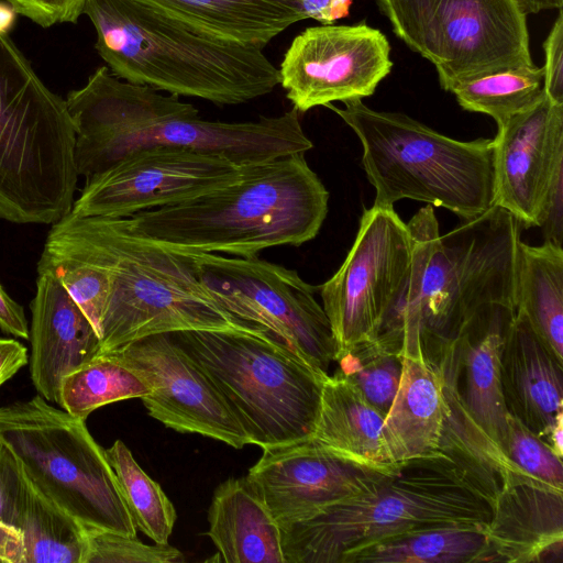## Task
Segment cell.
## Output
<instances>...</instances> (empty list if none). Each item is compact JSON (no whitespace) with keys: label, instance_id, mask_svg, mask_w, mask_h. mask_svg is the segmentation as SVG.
I'll list each match as a JSON object with an SVG mask.
<instances>
[{"label":"cell","instance_id":"cell-10","mask_svg":"<svg viewBox=\"0 0 563 563\" xmlns=\"http://www.w3.org/2000/svg\"><path fill=\"white\" fill-rule=\"evenodd\" d=\"M0 443L84 529L136 536L115 474L85 419L35 396L0 407Z\"/></svg>","mask_w":563,"mask_h":563},{"label":"cell","instance_id":"cell-14","mask_svg":"<svg viewBox=\"0 0 563 563\" xmlns=\"http://www.w3.org/2000/svg\"><path fill=\"white\" fill-rule=\"evenodd\" d=\"M421 56L442 89L488 74L532 65L520 0H437Z\"/></svg>","mask_w":563,"mask_h":563},{"label":"cell","instance_id":"cell-24","mask_svg":"<svg viewBox=\"0 0 563 563\" xmlns=\"http://www.w3.org/2000/svg\"><path fill=\"white\" fill-rule=\"evenodd\" d=\"M400 357L399 387L382 428L393 464L440 451L449 410L441 367L422 353Z\"/></svg>","mask_w":563,"mask_h":563},{"label":"cell","instance_id":"cell-33","mask_svg":"<svg viewBox=\"0 0 563 563\" xmlns=\"http://www.w3.org/2000/svg\"><path fill=\"white\" fill-rule=\"evenodd\" d=\"M335 362L339 371L384 417L399 387L402 361L375 341L356 344Z\"/></svg>","mask_w":563,"mask_h":563},{"label":"cell","instance_id":"cell-28","mask_svg":"<svg viewBox=\"0 0 563 563\" xmlns=\"http://www.w3.org/2000/svg\"><path fill=\"white\" fill-rule=\"evenodd\" d=\"M515 310L563 363V246H517Z\"/></svg>","mask_w":563,"mask_h":563},{"label":"cell","instance_id":"cell-39","mask_svg":"<svg viewBox=\"0 0 563 563\" xmlns=\"http://www.w3.org/2000/svg\"><path fill=\"white\" fill-rule=\"evenodd\" d=\"M544 93L553 102L563 104V11L559 9L558 16L543 42Z\"/></svg>","mask_w":563,"mask_h":563},{"label":"cell","instance_id":"cell-34","mask_svg":"<svg viewBox=\"0 0 563 563\" xmlns=\"http://www.w3.org/2000/svg\"><path fill=\"white\" fill-rule=\"evenodd\" d=\"M54 275L101 338V320L110 285L106 271L97 264L44 245L37 273Z\"/></svg>","mask_w":563,"mask_h":563},{"label":"cell","instance_id":"cell-3","mask_svg":"<svg viewBox=\"0 0 563 563\" xmlns=\"http://www.w3.org/2000/svg\"><path fill=\"white\" fill-rule=\"evenodd\" d=\"M44 245L106 271L110 291L99 354L153 334L258 327L218 303L185 252L140 234L126 218L69 212L52 225Z\"/></svg>","mask_w":563,"mask_h":563},{"label":"cell","instance_id":"cell-5","mask_svg":"<svg viewBox=\"0 0 563 563\" xmlns=\"http://www.w3.org/2000/svg\"><path fill=\"white\" fill-rule=\"evenodd\" d=\"M328 201L305 154H292L256 165L221 188L126 219L134 231L174 250L252 257L314 239Z\"/></svg>","mask_w":563,"mask_h":563},{"label":"cell","instance_id":"cell-22","mask_svg":"<svg viewBox=\"0 0 563 563\" xmlns=\"http://www.w3.org/2000/svg\"><path fill=\"white\" fill-rule=\"evenodd\" d=\"M0 486V520L20 532L25 563H84L85 529L37 488L1 443Z\"/></svg>","mask_w":563,"mask_h":563},{"label":"cell","instance_id":"cell-36","mask_svg":"<svg viewBox=\"0 0 563 563\" xmlns=\"http://www.w3.org/2000/svg\"><path fill=\"white\" fill-rule=\"evenodd\" d=\"M84 563H179L183 553L167 544L141 542L136 536H125L100 529H85Z\"/></svg>","mask_w":563,"mask_h":563},{"label":"cell","instance_id":"cell-20","mask_svg":"<svg viewBox=\"0 0 563 563\" xmlns=\"http://www.w3.org/2000/svg\"><path fill=\"white\" fill-rule=\"evenodd\" d=\"M30 309L31 378L43 398L58 405L63 378L99 354L100 338L49 273H37Z\"/></svg>","mask_w":563,"mask_h":563},{"label":"cell","instance_id":"cell-29","mask_svg":"<svg viewBox=\"0 0 563 563\" xmlns=\"http://www.w3.org/2000/svg\"><path fill=\"white\" fill-rule=\"evenodd\" d=\"M486 525H445L411 530L347 552L341 563L487 562Z\"/></svg>","mask_w":563,"mask_h":563},{"label":"cell","instance_id":"cell-42","mask_svg":"<svg viewBox=\"0 0 563 563\" xmlns=\"http://www.w3.org/2000/svg\"><path fill=\"white\" fill-rule=\"evenodd\" d=\"M0 329L14 336L27 340L30 329L23 307L14 301L0 284Z\"/></svg>","mask_w":563,"mask_h":563},{"label":"cell","instance_id":"cell-1","mask_svg":"<svg viewBox=\"0 0 563 563\" xmlns=\"http://www.w3.org/2000/svg\"><path fill=\"white\" fill-rule=\"evenodd\" d=\"M66 102L76 133L75 165L85 179L152 146L218 154L241 166L306 154L313 146L294 107L254 121H208L178 96L124 81L107 66L69 91Z\"/></svg>","mask_w":563,"mask_h":563},{"label":"cell","instance_id":"cell-16","mask_svg":"<svg viewBox=\"0 0 563 563\" xmlns=\"http://www.w3.org/2000/svg\"><path fill=\"white\" fill-rule=\"evenodd\" d=\"M148 387V415L167 428L197 433L234 449L251 444L241 423L205 371L170 333L148 335L106 352Z\"/></svg>","mask_w":563,"mask_h":563},{"label":"cell","instance_id":"cell-43","mask_svg":"<svg viewBox=\"0 0 563 563\" xmlns=\"http://www.w3.org/2000/svg\"><path fill=\"white\" fill-rule=\"evenodd\" d=\"M29 363L27 349L14 339L0 338V386Z\"/></svg>","mask_w":563,"mask_h":563},{"label":"cell","instance_id":"cell-30","mask_svg":"<svg viewBox=\"0 0 563 563\" xmlns=\"http://www.w3.org/2000/svg\"><path fill=\"white\" fill-rule=\"evenodd\" d=\"M150 393L142 379L108 353H100L67 374L59 386L58 405L71 416L87 419L99 407Z\"/></svg>","mask_w":563,"mask_h":563},{"label":"cell","instance_id":"cell-37","mask_svg":"<svg viewBox=\"0 0 563 563\" xmlns=\"http://www.w3.org/2000/svg\"><path fill=\"white\" fill-rule=\"evenodd\" d=\"M393 32L421 55L423 37L437 0H376Z\"/></svg>","mask_w":563,"mask_h":563},{"label":"cell","instance_id":"cell-17","mask_svg":"<svg viewBox=\"0 0 563 563\" xmlns=\"http://www.w3.org/2000/svg\"><path fill=\"white\" fill-rule=\"evenodd\" d=\"M347 459L312 437L263 449L247 477L278 525L309 518L321 509L363 494L395 467Z\"/></svg>","mask_w":563,"mask_h":563},{"label":"cell","instance_id":"cell-31","mask_svg":"<svg viewBox=\"0 0 563 563\" xmlns=\"http://www.w3.org/2000/svg\"><path fill=\"white\" fill-rule=\"evenodd\" d=\"M450 92L463 109L487 114L498 125L542 99L543 69L532 64L497 71L459 82Z\"/></svg>","mask_w":563,"mask_h":563},{"label":"cell","instance_id":"cell-8","mask_svg":"<svg viewBox=\"0 0 563 563\" xmlns=\"http://www.w3.org/2000/svg\"><path fill=\"white\" fill-rule=\"evenodd\" d=\"M325 107L361 141L362 164L376 191L373 206L393 208L407 198L470 220L494 205L493 139L457 141L406 114L373 110L361 99Z\"/></svg>","mask_w":563,"mask_h":563},{"label":"cell","instance_id":"cell-27","mask_svg":"<svg viewBox=\"0 0 563 563\" xmlns=\"http://www.w3.org/2000/svg\"><path fill=\"white\" fill-rule=\"evenodd\" d=\"M385 417L339 369L328 375L321 388L314 430L310 437L353 461L391 466L382 428Z\"/></svg>","mask_w":563,"mask_h":563},{"label":"cell","instance_id":"cell-38","mask_svg":"<svg viewBox=\"0 0 563 563\" xmlns=\"http://www.w3.org/2000/svg\"><path fill=\"white\" fill-rule=\"evenodd\" d=\"M18 14L42 27L57 23H75L84 14L86 0H7Z\"/></svg>","mask_w":563,"mask_h":563},{"label":"cell","instance_id":"cell-25","mask_svg":"<svg viewBox=\"0 0 563 563\" xmlns=\"http://www.w3.org/2000/svg\"><path fill=\"white\" fill-rule=\"evenodd\" d=\"M208 537L227 563H285L280 528L247 476L228 478L213 493Z\"/></svg>","mask_w":563,"mask_h":563},{"label":"cell","instance_id":"cell-26","mask_svg":"<svg viewBox=\"0 0 563 563\" xmlns=\"http://www.w3.org/2000/svg\"><path fill=\"white\" fill-rule=\"evenodd\" d=\"M207 34L264 48L306 20L297 0H140Z\"/></svg>","mask_w":563,"mask_h":563},{"label":"cell","instance_id":"cell-15","mask_svg":"<svg viewBox=\"0 0 563 563\" xmlns=\"http://www.w3.org/2000/svg\"><path fill=\"white\" fill-rule=\"evenodd\" d=\"M390 45L365 23L321 25L297 35L279 67V84L298 112L374 93L390 73Z\"/></svg>","mask_w":563,"mask_h":563},{"label":"cell","instance_id":"cell-7","mask_svg":"<svg viewBox=\"0 0 563 563\" xmlns=\"http://www.w3.org/2000/svg\"><path fill=\"white\" fill-rule=\"evenodd\" d=\"M75 142L66 99L0 31V220L53 225L71 211Z\"/></svg>","mask_w":563,"mask_h":563},{"label":"cell","instance_id":"cell-18","mask_svg":"<svg viewBox=\"0 0 563 563\" xmlns=\"http://www.w3.org/2000/svg\"><path fill=\"white\" fill-rule=\"evenodd\" d=\"M497 126L494 205L523 228L539 227L548 189L563 167V104L544 93L533 107Z\"/></svg>","mask_w":563,"mask_h":563},{"label":"cell","instance_id":"cell-13","mask_svg":"<svg viewBox=\"0 0 563 563\" xmlns=\"http://www.w3.org/2000/svg\"><path fill=\"white\" fill-rule=\"evenodd\" d=\"M254 166H241L218 154L183 147L141 148L86 179L70 213L131 217L227 186Z\"/></svg>","mask_w":563,"mask_h":563},{"label":"cell","instance_id":"cell-12","mask_svg":"<svg viewBox=\"0 0 563 563\" xmlns=\"http://www.w3.org/2000/svg\"><path fill=\"white\" fill-rule=\"evenodd\" d=\"M184 252V251H183ZM218 303L277 338L316 371L328 375L335 342L318 288L295 269L252 257L185 252Z\"/></svg>","mask_w":563,"mask_h":563},{"label":"cell","instance_id":"cell-11","mask_svg":"<svg viewBox=\"0 0 563 563\" xmlns=\"http://www.w3.org/2000/svg\"><path fill=\"white\" fill-rule=\"evenodd\" d=\"M413 244L394 208L373 206L334 275L318 290L335 342V361L356 344L378 341L394 328L407 299Z\"/></svg>","mask_w":563,"mask_h":563},{"label":"cell","instance_id":"cell-6","mask_svg":"<svg viewBox=\"0 0 563 563\" xmlns=\"http://www.w3.org/2000/svg\"><path fill=\"white\" fill-rule=\"evenodd\" d=\"M493 496L440 450L401 463L373 488L279 525L285 563H341L369 542L445 525H487Z\"/></svg>","mask_w":563,"mask_h":563},{"label":"cell","instance_id":"cell-23","mask_svg":"<svg viewBox=\"0 0 563 563\" xmlns=\"http://www.w3.org/2000/svg\"><path fill=\"white\" fill-rule=\"evenodd\" d=\"M515 311L499 303L483 307L464 325L454 342L457 367L464 376L463 389L455 378L462 405L479 431L497 446L509 415L501 388L500 353L506 329Z\"/></svg>","mask_w":563,"mask_h":563},{"label":"cell","instance_id":"cell-47","mask_svg":"<svg viewBox=\"0 0 563 563\" xmlns=\"http://www.w3.org/2000/svg\"><path fill=\"white\" fill-rule=\"evenodd\" d=\"M1 510H2V495H1V486H0V518H1Z\"/></svg>","mask_w":563,"mask_h":563},{"label":"cell","instance_id":"cell-32","mask_svg":"<svg viewBox=\"0 0 563 563\" xmlns=\"http://www.w3.org/2000/svg\"><path fill=\"white\" fill-rule=\"evenodd\" d=\"M136 529L154 543L167 544L177 514L158 483L139 465L123 441L104 450Z\"/></svg>","mask_w":563,"mask_h":563},{"label":"cell","instance_id":"cell-21","mask_svg":"<svg viewBox=\"0 0 563 563\" xmlns=\"http://www.w3.org/2000/svg\"><path fill=\"white\" fill-rule=\"evenodd\" d=\"M500 380L508 413L540 439L563 418V363L517 311L504 336Z\"/></svg>","mask_w":563,"mask_h":563},{"label":"cell","instance_id":"cell-41","mask_svg":"<svg viewBox=\"0 0 563 563\" xmlns=\"http://www.w3.org/2000/svg\"><path fill=\"white\" fill-rule=\"evenodd\" d=\"M306 19H313L322 25L333 24L350 13L352 0H297Z\"/></svg>","mask_w":563,"mask_h":563},{"label":"cell","instance_id":"cell-40","mask_svg":"<svg viewBox=\"0 0 563 563\" xmlns=\"http://www.w3.org/2000/svg\"><path fill=\"white\" fill-rule=\"evenodd\" d=\"M539 227L544 241L562 246L563 242V167L560 168L548 189Z\"/></svg>","mask_w":563,"mask_h":563},{"label":"cell","instance_id":"cell-45","mask_svg":"<svg viewBox=\"0 0 563 563\" xmlns=\"http://www.w3.org/2000/svg\"><path fill=\"white\" fill-rule=\"evenodd\" d=\"M520 2L527 14H534L549 9L559 10L563 7V0H520Z\"/></svg>","mask_w":563,"mask_h":563},{"label":"cell","instance_id":"cell-2","mask_svg":"<svg viewBox=\"0 0 563 563\" xmlns=\"http://www.w3.org/2000/svg\"><path fill=\"white\" fill-rule=\"evenodd\" d=\"M407 225L413 244L410 288L394 328L375 342L399 356L422 353L439 365L479 309H515L520 225L496 205L443 235L431 206Z\"/></svg>","mask_w":563,"mask_h":563},{"label":"cell","instance_id":"cell-9","mask_svg":"<svg viewBox=\"0 0 563 563\" xmlns=\"http://www.w3.org/2000/svg\"><path fill=\"white\" fill-rule=\"evenodd\" d=\"M170 334L213 382L251 444L263 450L312 434L329 374L316 371L267 330Z\"/></svg>","mask_w":563,"mask_h":563},{"label":"cell","instance_id":"cell-46","mask_svg":"<svg viewBox=\"0 0 563 563\" xmlns=\"http://www.w3.org/2000/svg\"><path fill=\"white\" fill-rule=\"evenodd\" d=\"M15 14L16 13L11 8L0 4V31L9 32Z\"/></svg>","mask_w":563,"mask_h":563},{"label":"cell","instance_id":"cell-4","mask_svg":"<svg viewBox=\"0 0 563 563\" xmlns=\"http://www.w3.org/2000/svg\"><path fill=\"white\" fill-rule=\"evenodd\" d=\"M96 49L118 78L217 104L273 91L279 70L263 48L196 30L140 0H86Z\"/></svg>","mask_w":563,"mask_h":563},{"label":"cell","instance_id":"cell-19","mask_svg":"<svg viewBox=\"0 0 563 563\" xmlns=\"http://www.w3.org/2000/svg\"><path fill=\"white\" fill-rule=\"evenodd\" d=\"M485 534L487 562H543L553 553L561 555L563 489L508 473L493 500Z\"/></svg>","mask_w":563,"mask_h":563},{"label":"cell","instance_id":"cell-35","mask_svg":"<svg viewBox=\"0 0 563 563\" xmlns=\"http://www.w3.org/2000/svg\"><path fill=\"white\" fill-rule=\"evenodd\" d=\"M498 448L517 470L543 484L563 489L562 457L510 415Z\"/></svg>","mask_w":563,"mask_h":563},{"label":"cell","instance_id":"cell-44","mask_svg":"<svg viewBox=\"0 0 563 563\" xmlns=\"http://www.w3.org/2000/svg\"><path fill=\"white\" fill-rule=\"evenodd\" d=\"M542 440L551 448V450L559 455L563 456V418L547 432Z\"/></svg>","mask_w":563,"mask_h":563}]
</instances>
